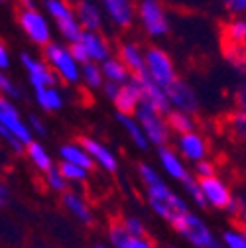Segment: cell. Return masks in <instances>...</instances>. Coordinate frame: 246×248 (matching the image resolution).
Segmentation results:
<instances>
[{"instance_id": "obj_1", "label": "cell", "mask_w": 246, "mask_h": 248, "mask_svg": "<svg viewBox=\"0 0 246 248\" xmlns=\"http://www.w3.org/2000/svg\"><path fill=\"white\" fill-rule=\"evenodd\" d=\"M138 171L140 177L146 185V193H148V201L152 211L156 213L160 219H164L166 223H169L171 227L175 223H179L183 217L189 215V205L187 201L179 197L173 189L168 187V183L164 181V177L148 164H138Z\"/></svg>"}, {"instance_id": "obj_2", "label": "cell", "mask_w": 246, "mask_h": 248, "mask_svg": "<svg viewBox=\"0 0 246 248\" xmlns=\"http://www.w3.org/2000/svg\"><path fill=\"white\" fill-rule=\"evenodd\" d=\"M136 120L140 122V126L144 128L148 140L154 144V146H166V142L169 140V124H168V118H164L166 114L160 112L156 107H152L148 101H142L140 107L136 108Z\"/></svg>"}, {"instance_id": "obj_3", "label": "cell", "mask_w": 246, "mask_h": 248, "mask_svg": "<svg viewBox=\"0 0 246 248\" xmlns=\"http://www.w3.org/2000/svg\"><path fill=\"white\" fill-rule=\"evenodd\" d=\"M221 44L227 59L234 67L246 65V20H234L223 26Z\"/></svg>"}, {"instance_id": "obj_4", "label": "cell", "mask_w": 246, "mask_h": 248, "mask_svg": "<svg viewBox=\"0 0 246 248\" xmlns=\"http://www.w3.org/2000/svg\"><path fill=\"white\" fill-rule=\"evenodd\" d=\"M173 229L189 244H193L195 248H223L225 246L217 236L211 232V229L193 213L183 217L179 223L173 225Z\"/></svg>"}, {"instance_id": "obj_5", "label": "cell", "mask_w": 246, "mask_h": 248, "mask_svg": "<svg viewBox=\"0 0 246 248\" xmlns=\"http://www.w3.org/2000/svg\"><path fill=\"white\" fill-rule=\"evenodd\" d=\"M46 59H47V63L55 69V73H59V77L63 79L65 83L75 85L81 79V71H79L77 59L71 55L69 49L61 47L59 44L46 46Z\"/></svg>"}, {"instance_id": "obj_6", "label": "cell", "mask_w": 246, "mask_h": 248, "mask_svg": "<svg viewBox=\"0 0 246 248\" xmlns=\"http://www.w3.org/2000/svg\"><path fill=\"white\" fill-rule=\"evenodd\" d=\"M146 65H148V75L164 89H168L171 83L177 81L169 55L158 47H150L146 51Z\"/></svg>"}, {"instance_id": "obj_7", "label": "cell", "mask_w": 246, "mask_h": 248, "mask_svg": "<svg viewBox=\"0 0 246 248\" xmlns=\"http://www.w3.org/2000/svg\"><path fill=\"white\" fill-rule=\"evenodd\" d=\"M46 6H47V12L55 18L63 38L71 44H77L81 40L83 32H81V26L75 20L73 12L69 10V6L63 2V0H46Z\"/></svg>"}, {"instance_id": "obj_8", "label": "cell", "mask_w": 246, "mask_h": 248, "mask_svg": "<svg viewBox=\"0 0 246 248\" xmlns=\"http://www.w3.org/2000/svg\"><path fill=\"white\" fill-rule=\"evenodd\" d=\"M0 126L6 128L8 132H12L18 140H22L26 146L30 142H34V132L30 128V124H26L18 112V108L8 101L2 99L0 101Z\"/></svg>"}, {"instance_id": "obj_9", "label": "cell", "mask_w": 246, "mask_h": 248, "mask_svg": "<svg viewBox=\"0 0 246 248\" xmlns=\"http://www.w3.org/2000/svg\"><path fill=\"white\" fill-rule=\"evenodd\" d=\"M20 26L24 28L26 36L38 46H49V28L42 14H38L34 8H24L18 16Z\"/></svg>"}, {"instance_id": "obj_10", "label": "cell", "mask_w": 246, "mask_h": 248, "mask_svg": "<svg viewBox=\"0 0 246 248\" xmlns=\"http://www.w3.org/2000/svg\"><path fill=\"white\" fill-rule=\"evenodd\" d=\"M140 18H142L144 28H146V32L150 36L158 38V36L168 34L169 24H168V20L164 16V10H162L158 0H142V4H140Z\"/></svg>"}, {"instance_id": "obj_11", "label": "cell", "mask_w": 246, "mask_h": 248, "mask_svg": "<svg viewBox=\"0 0 246 248\" xmlns=\"http://www.w3.org/2000/svg\"><path fill=\"white\" fill-rule=\"evenodd\" d=\"M199 185L205 193V199L211 207H217V209H229L234 195L231 193V189L227 187V183L213 175V177H205V179H199Z\"/></svg>"}, {"instance_id": "obj_12", "label": "cell", "mask_w": 246, "mask_h": 248, "mask_svg": "<svg viewBox=\"0 0 246 248\" xmlns=\"http://www.w3.org/2000/svg\"><path fill=\"white\" fill-rule=\"evenodd\" d=\"M168 97L171 101V107L175 110H181V112H187V114H193L197 112L199 108V101H197V95H195V91L187 85V83H183V81H175L171 83L168 89Z\"/></svg>"}, {"instance_id": "obj_13", "label": "cell", "mask_w": 246, "mask_h": 248, "mask_svg": "<svg viewBox=\"0 0 246 248\" xmlns=\"http://www.w3.org/2000/svg\"><path fill=\"white\" fill-rule=\"evenodd\" d=\"M138 79L140 87H142V95H144V101H148L152 107H156L160 112H164L166 116L171 112V101L168 97V93L162 85H158L156 81H154L148 73L146 75H140V77H134Z\"/></svg>"}, {"instance_id": "obj_14", "label": "cell", "mask_w": 246, "mask_h": 248, "mask_svg": "<svg viewBox=\"0 0 246 248\" xmlns=\"http://www.w3.org/2000/svg\"><path fill=\"white\" fill-rule=\"evenodd\" d=\"M142 101H144L142 87H140L138 79H132V81H128V83H124L120 87L118 97L112 103H114L116 110L122 112V114H136V108L140 107Z\"/></svg>"}, {"instance_id": "obj_15", "label": "cell", "mask_w": 246, "mask_h": 248, "mask_svg": "<svg viewBox=\"0 0 246 248\" xmlns=\"http://www.w3.org/2000/svg\"><path fill=\"white\" fill-rule=\"evenodd\" d=\"M79 144L87 150L89 156L93 158L95 164H99L103 170H107V171H110V173L118 170V160H116V156H114V154H112L105 144H101L99 140L91 138V136H79Z\"/></svg>"}, {"instance_id": "obj_16", "label": "cell", "mask_w": 246, "mask_h": 248, "mask_svg": "<svg viewBox=\"0 0 246 248\" xmlns=\"http://www.w3.org/2000/svg\"><path fill=\"white\" fill-rule=\"evenodd\" d=\"M22 63L28 69L30 83H32V87L36 91L55 85V73L49 69L47 63H44V61H36L32 55H28V53H22Z\"/></svg>"}, {"instance_id": "obj_17", "label": "cell", "mask_w": 246, "mask_h": 248, "mask_svg": "<svg viewBox=\"0 0 246 248\" xmlns=\"http://www.w3.org/2000/svg\"><path fill=\"white\" fill-rule=\"evenodd\" d=\"M108 240L112 248H154L152 240L146 236H134L130 234L122 221H114L108 227Z\"/></svg>"}, {"instance_id": "obj_18", "label": "cell", "mask_w": 246, "mask_h": 248, "mask_svg": "<svg viewBox=\"0 0 246 248\" xmlns=\"http://www.w3.org/2000/svg\"><path fill=\"white\" fill-rule=\"evenodd\" d=\"M177 146H179V152L183 154V156H185L187 160H191V162H195V164L205 160V156H207V142L197 132L179 134Z\"/></svg>"}, {"instance_id": "obj_19", "label": "cell", "mask_w": 246, "mask_h": 248, "mask_svg": "<svg viewBox=\"0 0 246 248\" xmlns=\"http://www.w3.org/2000/svg\"><path fill=\"white\" fill-rule=\"evenodd\" d=\"M158 158H160V164H162L164 171L169 177H173V179H177L181 183H185L187 179H191V173L187 171V168L183 166V162L179 160V156L171 148H166V146L158 148Z\"/></svg>"}, {"instance_id": "obj_20", "label": "cell", "mask_w": 246, "mask_h": 248, "mask_svg": "<svg viewBox=\"0 0 246 248\" xmlns=\"http://www.w3.org/2000/svg\"><path fill=\"white\" fill-rule=\"evenodd\" d=\"M79 42L85 46L87 55H89V59L93 61V63H95V61H103V63H105L107 59H110L108 44L97 32H83V36H81Z\"/></svg>"}, {"instance_id": "obj_21", "label": "cell", "mask_w": 246, "mask_h": 248, "mask_svg": "<svg viewBox=\"0 0 246 248\" xmlns=\"http://www.w3.org/2000/svg\"><path fill=\"white\" fill-rule=\"evenodd\" d=\"M120 59L124 63L130 73H134V77H140V75H146L148 73V65H146V55H142L140 47L134 46V44H124L120 49Z\"/></svg>"}, {"instance_id": "obj_22", "label": "cell", "mask_w": 246, "mask_h": 248, "mask_svg": "<svg viewBox=\"0 0 246 248\" xmlns=\"http://www.w3.org/2000/svg\"><path fill=\"white\" fill-rule=\"evenodd\" d=\"M63 207L75 217V219L83 225H91L93 223V213H91L87 201L79 195V193H73V191H65L63 193Z\"/></svg>"}, {"instance_id": "obj_23", "label": "cell", "mask_w": 246, "mask_h": 248, "mask_svg": "<svg viewBox=\"0 0 246 248\" xmlns=\"http://www.w3.org/2000/svg\"><path fill=\"white\" fill-rule=\"evenodd\" d=\"M116 120L122 128L126 130V134L130 136V140L140 148V150H148V146L152 144L144 132V128L140 126V122L136 120V116L132 114H122V112H116Z\"/></svg>"}, {"instance_id": "obj_24", "label": "cell", "mask_w": 246, "mask_h": 248, "mask_svg": "<svg viewBox=\"0 0 246 248\" xmlns=\"http://www.w3.org/2000/svg\"><path fill=\"white\" fill-rule=\"evenodd\" d=\"M59 156H61V160H63V162L81 166L85 170H93V166H95V160L89 156L87 150L79 142L77 144H63L59 148Z\"/></svg>"}, {"instance_id": "obj_25", "label": "cell", "mask_w": 246, "mask_h": 248, "mask_svg": "<svg viewBox=\"0 0 246 248\" xmlns=\"http://www.w3.org/2000/svg\"><path fill=\"white\" fill-rule=\"evenodd\" d=\"M105 6H107V12L108 16L122 28L130 26L132 22V8H130V2L128 0H103Z\"/></svg>"}, {"instance_id": "obj_26", "label": "cell", "mask_w": 246, "mask_h": 248, "mask_svg": "<svg viewBox=\"0 0 246 248\" xmlns=\"http://www.w3.org/2000/svg\"><path fill=\"white\" fill-rule=\"evenodd\" d=\"M77 16H79V22L83 24V28H87V32H97L101 28V14H99L97 6L87 2V0H81L77 4Z\"/></svg>"}, {"instance_id": "obj_27", "label": "cell", "mask_w": 246, "mask_h": 248, "mask_svg": "<svg viewBox=\"0 0 246 248\" xmlns=\"http://www.w3.org/2000/svg\"><path fill=\"white\" fill-rule=\"evenodd\" d=\"M26 154H28V158L32 160V164L40 170V171H44V173H47L51 168H53V162H51V156L47 154V150L44 148V144H40V142H30L28 146H26Z\"/></svg>"}, {"instance_id": "obj_28", "label": "cell", "mask_w": 246, "mask_h": 248, "mask_svg": "<svg viewBox=\"0 0 246 248\" xmlns=\"http://www.w3.org/2000/svg\"><path fill=\"white\" fill-rule=\"evenodd\" d=\"M103 73H105L107 81H114L118 85H124V83L132 81L130 79V69L118 59H107L103 63Z\"/></svg>"}, {"instance_id": "obj_29", "label": "cell", "mask_w": 246, "mask_h": 248, "mask_svg": "<svg viewBox=\"0 0 246 248\" xmlns=\"http://www.w3.org/2000/svg\"><path fill=\"white\" fill-rule=\"evenodd\" d=\"M36 101L44 110H59L63 107V97L55 87H46V89H38L36 91Z\"/></svg>"}, {"instance_id": "obj_30", "label": "cell", "mask_w": 246, "mask_h": 248, "mask_svg": "<svg viewBox=\"0 0 246 248\" xmlns=\"http://www.w3.org/2000/svg\"><path fill=\"white\" fill-rule=\"evenodd\" d=\"M168 124L169 128L177 134H187V132H195V120L191 114L181 112V110H171L168 116Z\"/></svg>"}, {"instance_id": "obj_31", "label": "cell", "mask_w": 246, "mask_h": 248, "mask_svg": "<svg viewBox=\"0 0 246 248\" xmlns=\"http://www.w3.org/2000/svg\"><path fill=\"white\" fill-rule=\"evenodd\" d=\"M229 136L236 142H246V110H236L227 118Z\"/></svg>"}, {"instance_id": "obj_32", "label": "cell", "mask_w": 246, "mask_h": 248, "mask_svg": "<svg viewBox=\"0 0 246 248\" xmlns=\"http://www.w3.org/2000/svg\"><path fill=\"white\" fill-rule=\"evenodd\" d=\"M81 75H83V79H85L87 87H91V89H99V87H105V85H103V79H105L103 67L95 65L93 61H91V63H85V65H83V69H81Z\"/></svg>"}, {"instance_id": "obj_33", "label": "cell", "mask_w": 246, "mask_h": 248, "mask_svg": "<svg viewBox=\"0 0 246 248\" xmlns=\"http://www.w3.org/2000/svg\"><path fill=\"white\" fill-rule=\"evenodd\" d=\"M46 183H47V187L51 191H57V193H65L67 191V177L61 173L59 166L51 168L47 173H46Z\"/></svg>"}, {"instance_id": "obj_34", "label": "cell", "mask_w": 246, "mask_h": 248, "mask_svg": "<svg viewBox=\"0 0 246 248\" xmlns=\"http://www.w3.org/2000/svg\"><path fill=\"white\" fill-rule=\"evenodd\" d=\"M183 187H185L189 199H191L197 207H207V205H209L207 199H205V193H203V189H201V185H199V181H195V179L191 177V179H187L185 183H183Z\"/></svg>"}, {"instance_id": "obj_35", "label": "cell", "mask_w": 246, "mask_h": 248, "mask_svg": "<svg viewBox=\"0 0 246 248\" xmlns=\"http://www.w3.org/2000/svg\"><path fill=\"white\" fill-rule=\"evenodd\" d=\"M59 170L67 177V181H85L87 175H89V170H85L81 166H75V164H69V162H61Z\"/></svg>"}, {"instance_id": "obj_36", "label": "cell", "mask_w": 246, "mask_h": 248, "mask_svg": "<svg viewBox=\"0 0 246 248\" xmlns=\"http://www.w3.org/2000/svg\"><path fill=\"white\" fill-rule=\"evenodd\" d=\"M223 244L225 248H246V236L238 229H229L223 232Z\"/></svg>"}, {"instance_id": "obj_37", "label": "cell", "mask_w": 246, "mask_h": 248, "mask_svg": "<svg viewBox=\"0 0 246 248\" xmlns=\"http://www.w3.org/2000/svg\"><path fill=\"white\" fill-rule=\"evenodd\" d=\"M122 225H124V229L134 234V236H146V227L144 223L138 219V217H124V219H120Z\"/></svg>"}, {"instance_id": "obj_38", "label": "cell", "mask_w": 246, "mask_h": 248, "mask_svg": "<svg viewBox=\"0 0 246 248\" xmlns=\"http://www.w3.org/2000/svg\"><path fill=\"white\" fill-rule=\"evenodd\" d=\"M0 136H2V140L8 144V148L14 152V154H20V152H24L26 150V144L22 142V140H18L12 132H8L6 128H2V126H0Z\"/></svg>"}, {"instance_id": "obj_39", "label": "cell", "mask_w": 246, "mask_h": 248, "mask_svg": "<svg viewBox=\"0 0 246 248\" xmlns=\"http://www.w3.org/2000/svg\"><path fill=\"white\" fill-rule=\"evenodd\" d=\"M0 91L4 93V95H10L12 99H18L22 93H20V89H18V85H14L6 75H2L0 77Z\"/></svg>"}, {"instance_id": "obj_40", "label": "cell", "mask_w": 246, "mask_h": 248, "mask_svg": "<svg viewBox=\"0 0 246 248\" xmlns=\"http://www.w3.org/2000/svg\"><path fill=\"white\" fill-rule=\"evenodd\" d=\"M69 51H71V55L77 59V63H91V59H89V55H87V49H85V46L81 44V42H77V44H71V47H69Z\"/></svg>"}, {"instance_id": "obj_41", "label": "cell", "mask_w": 246, "mask_h": 248, "mask_svg": "<svg viewBox=\"0 0 246 248\" xmlns=\"http://www.w3.org/2000/svg\"><path fill=\"white\" fill-rule=\"evenodd\" d=\"M195 173L199 179H205V177H213L215 175V166L207 160H201L195 164Z\"/></svg>"}, {"instance_id": "obj_42", "label": "cell", "mask_w": 246, "mask_h": 248, "mask_svg": "<svg viewBox=\"0 0 246 248\" xmlns=\"http://www.w3.org/2000/svg\"><path fill=\"white\" fill-rule=\"evenodd\" d=\"M28 124H30V128H32V132L36 134V136H46L47 134V130H46V126H44V122H42V118L40 116H36V114H30L28 116Z\"/></svg>"}, {"instance_id": "obj_43", "label": "cell", "mask_w": 246, "mask_h": 248, "mask_svg": "<svg viewBox=\"0 0 246 248\" xmlns=\"http://www.w3.org/2000/svg\"><path fill=\"white\" fill-rule=\"evenodd\" d=\"M120 87L122 85H118V83H114V81H107V85L103 87V93L110 99V101H114L116 97H118V93H120Z\"/></svg>"}, {"instance_id": "obj_44", "label": "cell", "mask_w": 246, "mask_h": 248, "mask_svg": "<svg viewBox=\"0 0 246 248\" xmlns=\"http://www.w3.org/2000/svg\"><path fill=\"white\" fill-rule=\"evenodd\" d=\"M227 4V8L234 14H240V12H246V0H223Z\"/></svg>"}, {"instance_id": "obj_45", "label": "cell", "mask_w": 246, "mask_h": 248, "mask_svg": "<svg viewBox=\"0 0 246 248\" xmlns=\"http://www.w3.org/2000/svg\"><path fill=\"white\" fill-rule=\"evenodd\" d=\"M238 223H244L246 225V193L238 195V215H236Z\"/></svg>"}, {"instance_id": "obj_46", "label": "cell", "mask_w": 246, "mask_h": 248, "mask_svg": "<svg viewBox=\"0 0 246 248\" xmlns=\"http://www.w3.org/2000/svg\"><path fill=\"white\" fill-rule=\"evenodd\" d=\"M236 105H238L240 110H246V79L236 91Z\"/></svg>"}, {"instance_id": "obj_47", "label": "cell", "mask_w": 246, "mask_h": 248, "mask_svg": "<svg viewBox=\"0 0 246 248\" xmlns=\"http://www.w3.org/2000/svg\"><path fill=\"white\" fill-rule=\"evenodd\" d=\"M8 65H10L8 49H6V46H0V67H2V71H4V69H8Z\"/></svg>"}, {"instance_id": "obj_48", "label": "cell", "mask_w": 246, "mask_h": 248, "mask_svg": "<svg viewBox=\"0 0 246 248\" xmlns=\"http://www.w3.org/2000/svg\"><path fill=\"white\" fill-rule=\"evenodd\" d=\"M8 185L6 183H2V185H0V203H2V205H8Z\"/></svg>"}, {"instance_id": "obj_49", "label": "cell", "mask_w": 246, "mask_h": 248, "mask_svg": "<svg viewBox=\"0 0 246 248\" xmlns=\"http://www.w3.org/2000/svg\"><path fill=\"white\" fill-rule=\"evenodd\" d=\"M93 248H112V246H108V244H95Z\"/></svg>"}, {"instance_id": "obj_50", "label": "cell", "mask_w": 246, "mask_h": 248, "mask_svg": "<svg viewBox=\"0 0 246 248\" xmlns=\"http://www.w3.org/2000/svg\"><path fill=\"white\" fill-rule=\"evenodd\" d=\"M238 227H240V231H242L244 236H246V225H244V223H238Z\"/></svg>"}, {"instance_id": "obj_51", "label": "cell", "mask_w": 246, "mask_h": 248, "mask_svg": "<svg viewBox=\"0 0 246 248\" xmlns=\"http://www.w3.org/2000/svg\"><path fill=\"white\" fill-rule=\"evenodd\" d=\"M168 248H173V246H168Z\"/></svg>"}]
</instances>
